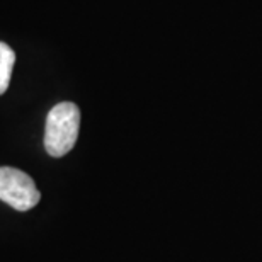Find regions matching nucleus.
Here are the masks:
<instances>
[{"mask_svg":"<svg viewBox=\"0 0 262 262\" xmlns=\"http://www.w3.org/2000/svg\"><path fill=\"white\" fill-rule=\"evenodd\" d=\"M80 129V109L73 102H60L51 109L46 118L45 148L58 159L70 151L77 143Z\"/></svg>","mask_w":262,"mask_h":262,"instance_id":"1","label":"nucleus"},{"mask_svg":"<svg viewBox=\"0 0 262 262\" xmlns=\"http://www.w3.org/2000/svg\"><path fill=\"white\" fill-rule=\"evenodd\" d=\"M0 199L17 211H29L41 201V192L26 172L0 167Z\"/></svg>","mask_w":262,"mask_h":262,"instance_id":"2","label":"nucleus"},{"mask_svg":"<svg viewBox=\"0 0 262 262\" xmlns=\"http://www.w3.org/2000/svg\"><path fill=\"white\" fill-rule=\"evenodd\" d=\"M15 65V53L7 43L0 41V96L9 89L10 77Z\"/></svg>","mask_w":262,"mask_h":262,"instance_id":"3","label":"nucleus"}]
</instances>
